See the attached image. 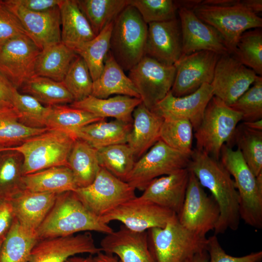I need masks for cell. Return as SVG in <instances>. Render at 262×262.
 Segmentation results:
<instances>
[{
  "mask_svg": "<svg viewBox=\"0 0 262 262\" xmlns=\"http://www.w3.org/2000/svg\"><path fill=\"white\" fill-rule=\"evenodd\" d=\"M187 168L217 202L220 216L214 235L236 230L240 221L239 196L231 176L220 160L196 148L193 149Z\"/></svg>",
  "mask_w": 262,
  "mask_h": 262,
  "instance_id": "6da1fadb",
  "label": "cell"
},
{
  "mask_svg": "<svg viewBox=\"0 0 262 262\" xmlns=\"http://www.w3.org/2000/svg\"><path fill=\"white\" fill-rule=\"evenodd\" d=\"M113 230L109 224L89 210L73 191L58 194L53 206L36 232L39 240L96 231Z\"/></svg>",
  "mask_w": 262,
  "mask_h": 262,
  "instance_id": "7a4b0ae2",
  "label": "cell"
},
{
  "mask_svg": "<svg viewBox=\"0 0 262 262\" xmlns=\"http://www.w3.org/2000/svg\"><path fill=\"white\" fill-rule=\"evenodd\" d=\"M70 132L48 130L21 144L0 147V151L14 150L23 159V175L56 166H68V158L76 139Z\"/></svg>",
  "mask_w": 262,
  "mask_h": 262,
  "instance_id": "3957f363",
  "label": "cell"
},
{
  "mask_svg": "<svg viewBox=\"0 0 262 262\" xmlns=\"http://www.w3.org/2000/svg\"><path fill=\"white\" fill-rule=\"evenodd\" d=\"M235 184L239 196L240 218L248 225L262 228V172L255 176L239 149L234 150L225 144L220 156Z\"/></svg>",
  "mask_w": 262,
  "mask_h": 262,
  "instance_id": "277c9868",
  "label": "cell"
},
{
  "mask_svg": "<svg viewBox=\"0 0 262 262\" xmlns=\"http://www.w3.org/2000/svg\"><path fill=\"white\" fill-rule=\"evenodd\" d=\"M147 233L155 262H185L206 250L207 238L185 228L178 217L163 228L149 229Z\"/></svg>",
  "mask_w": 262,
  "mask_h": 262,
  "instance_id": "5b68a950",
  "label": "cell"
},
{
  "mask_svg": "<svg viewBox=\"0 0 262 262\" xmlns=\"http://www.w3.org/2000/svg\"><path fill=\"white\" fill-rule=\"evenodd\" d=\"M242 115L213 96L198 127L195 131L196 149L219 160L225 143L230 146Z\"/></svg>",
  "mask_w": 262,
  "mask_h": 262,
  "instance_id": "8992f818",
  "label": "cell"
},
{
  "mask_svg": "<svg viewBox=\"0 0 262 262\" xmlns=\"http://www.w3.org/2000/svg\"><path fill=\"white\" fill-rule=\"evenodd\" d=\"M148 25L128 5L114 21L110 52L123 70L129 71L145 56Z\"/></svg>",
  "mask_w": 262,
  "mask_h": 262,
  "instance_id": "52a82bcc",
  "label": "cell"
},
{
  "mask_svg": "<svg viewBox=\"0 0 262 262\" xmlns=\"http://www.w3.org/2000/svg\"><path fill=\"white\" fill-rule=\"evenodd\" d=\"M193 10L199 19L220 34L230 54L244 33L262 27V18L243 5L241 0L234 5L223 6L200 3Z\"/></svg>",
  "mask_w": 262,
  "mask_h": 262,
  "instance_id": "ba28073f",
  "label": "cell"
},
{
  "mask_svg": "<svg viewBox=\"0 0 262 262\" xmlns=\"http://www.w3.org/2000/svg\"><path fill=\"white\" fill-rule=\"evenodd\" d=\"M190 160V155L171 148L160 139L135 162L126 181L143 191L154 179L187 168Z\"/></svg>",
  "mask_w": 262,
  "mask_h": 262,
  "instance_id": "9c48e42d",
  "label": "cell"
},
{
  "mask_svg": "<svg viewBox=\"0 0 262 262\" xmlns=\"http://www.w3.org/2000/svg\"><path fill=\"white\" fill-rule=\"evenodd\" d=\"M136 189L101 167L89 185L77 188L74 193L95 215L102 217L120 204L136 196Z\"/></svg>",
  "mask_w": 262,
  "mask_h": 262,
  "instance_id": "30bf717a",
  "label": "cell"
},
{
  "mask_svg": "<svg viewBox=\"0 0 262 262\" xmlns=\"http://www.w3.org/2000/svg\"><path fill=\"white\" fill-rule=\"evenodd\" d=\"M219 216L217 202L206 193L196 177L190 171L184 200L177 215L179 222L190 231L206 236L208 232L214 230Z\"/></svg>",
  "mask_w": 262,
  "mask_h": 262,
  "instance_id": "8fae6325",
  "label": "cell"
},
{
  "mask_svg": "<svg viewBox=\"0 0 262 262\" xmlns=\"http://www.w3.org/2000/svg\"><path fill=\"white\" fill-rule=\"evenodd\" d=\"M129 71L128 77L138 91L142 103L151 110L170 91L176 68L174 65H166L144 56Z\"/></svg>",
  "mask_w": 262,
  "mask_h": 262,
  "instance_id": "7c38bea8",
  "label": "cell"
},
{
  "mask_svg": "<svg viewBox=\"0 0 262 262\" xmlns=\"http://www.w3.org/2000/svg\"><path fill=\"white\" fill-rule=\"evenodd\" d=\"M177 217V215L172 211L140 196L124 202L101 217L106 223L119 221L128 229L136 231L163 228Z\"/></svg>",
  "mask_w": 262,
  "mask_h": 262,
  "instance_id": "4fadbf2b",
  "label": "cell"
},
{
  "mask_svg": "<svg viewBox=\"0 0 262 262\" xmlns=\"http://www.w3.org/2000/svg\"><path fill=\"white\" fill-rule=\"evenodd\" d=\"M41 49L26 34L15 37L0 46V72L16 89L34 75Z\"/></svg>",
  "mask_w": 262,
  "mask_h": 262,
  "instance_id": "5bb4252c",
  "label": "cell"
},
{
  "mask_svg": "<svg viewBox=\"0 0 262 262\" xmlns=\"http://www.w3.org/2000/svg\"><path fill=\"white\" fill-rule=\"evenodd\" d=\"M220 56L210 51L181 55L174 65L176 74L171 93L176 97L184 96L195 92L204 83L211 84Z\"/></svg>",
  "mask_w": 262,
  "mask_h": 262,
  "instance_id": "9a60e30c",
  "label": "cell"
},
{
  "mask_svg": "<svg viewBox=\"0 0 262 262\" xmlns=\"http://www.w3.org/2000/svg\"><path fill=\"white\" fill-rule=\"evenodd\" d=\"M258 76L232 54L222 55L216 64L211 83L213 96L230 106L248 89Z\"/></svg>",
  "mask_w": 262,
  "mask_h": 262,
  "instance_id": "2e32d148",
  "label": "cell"
},
{
  "mask_svg": "<svg viewBox=\"0 0 262 262\" xmlns=\"http://www.w3.org/2000/svg\"><path fill=\"white\" fill-rule=\"evenodd\" d=\"M178 13L182 39L181 55L200 51H210L220 55L230 54L220 34L199 19L193 9L181 7Z\"/></svg>",
  "mask_w": 262,
  "mask_h": 262,
  "instance_id": "e0dca14e",
  "label": "cell"
},
{
  "mask_svg": "<svg viewBox=\"0 0 262 262\" xmlns=\"http://www.w3.org/2000/svg\"><path fill=\"white\" fill-rule=\"evenodd\" d=\"M101 252L90 232L39 240L28 262H66L82 254L95 256Z\"/></svg>",
  "mask_w": 262,
  "mask_h": 262,
  "instance_id": "ac0fdd59",
  "label": "cell"
},
{
  "mask_svg": "<svg viewBox=\"0 0 262 262\" xmlns=\"http://www.w3.org/2000/svg\"><path fill=\"white\" fill-rule=\"evenodd\" d=\"M2 1L18 18L27 35L41 49L61 42L59 6L45 12H35L26 9L13 0Z\"/></svg>",
  "mask_w": 262,
  "mask_h": 262,
  "instance_id": "d6986e66",
  "label": "cell"
},
{
  "mask_svg": "<svg viewBox=\"0 0 262 262\" xmlns=\"http://www.w3.org/2000/svg\"><path fill=\"white\" fill-rule=\"evenodd\" d=\"M213 96L212 87L208 83L202 84L195 92L184 96L176 97L170 91L151 111L164 119L188 120L195 131L201 123L206 107Z\"/></svg>",
  "mask_w": 262,
  "mask_h": 262,
  "instance_id": "ffe728a7",
  "label": "cell"
},
{
  "mask_svg": "<svg viewBox=\"0 0 262 262\" xmlns=\"http://www.w3.org/2000/svg\"><path fill=\"white\" fill-rule=\"evenodd\" d=\"M145 56L172 66L182 54L180 23L176 18L148 24Z\"/></svg>",
  "mask_w": 262,
  "mask_h": 262,
  "instance_id": "44dd1931",
  "label": "cell"
},
{
  "mask_svg": "<svg viewBox=\"0 0 262 262\" xmlns=\"http://www.w3.org/2000/svg\"><path fill=\"white\" fill-rule=\"evenodd\" d=\"M101 251L117 257L119 262H155L150 252L147 231H136L123 225L101 239Z\"/></svg>",
  "mask_w": 262,
  "mask_h": 262,
  "instance_id": "7402d4cb",
  "label": "cell"
},
{
  "mask_svg": "<svg viewBox=\"0 0 262 262\" xmlns=\"http://www.w3.org/2000/svg\"><path fill=\"white\" fill-rule=\"evenodd\" d=\"M190 176L188 168L152 180L140 196L161 207L180 213L184 200Z\"/></svg>",
  "mask_w": 262,
  "mask_h": 262,
  "instance_id": "603a6c76",
  "label": "cell"
},
{
  "mask_svg": "<svg viewBox=\"0 0 262 262\" xmlns=\"http://www.w3.org/2000/svg\"><path fill=\"white\" fill-rule=\"evenodd\" d=\"M163 121L162 116L142 103L135 108L126 143L132 150L135 157H142L160 140Z\"/></svg>",
  "mask_w": 262,
  "mask_h": 262,
  "instance_id": "cb8c5ba5",
  "label": "cell"
},
{
  "mask_svg": "<svg viewBox=\"0 0 262 262\" xmlns=\"http://www.w3.org/2000/svg\"><path fill=\"white\" fill-rule=\"evenodd\" d=\"M57 195L24 189L11 200L15 218L24 228L36 231L53 206Z\"/></svg>",
  "mask_w": 262,
  "mask_h": 262,
  "instance_id": "d4e9b609",
  "label": "cell"
},
{
  "mask_svg": "<svg viewBox=\"0 0 262 262\" xmlns=\"http://www.w3.org/2000/svg\"><path fill=\"white\" fill-rule=\"evenodd\" d=\"M142 103L140 98L117 95L106 98H99L90 95L70 106L88 112L96 116L105 119L114 118L127 123L132 122V113Z\"/></svg>",
  "mask_w": 262,
  "mask_h": 262,
  "instance_id": "484cf974",
  "label": "cell"
},
{
  "mask_svg": "<svg viewBox=\"0 0 262 262\" xmlns=\"http://www.w3.org/2000/svg\"><path fill=\"white\" fill-rule=\"evenodd\" d=\"M113 95L140 98L132 81L109 51L102 72L99 77L93 81L91 95L99 98H106Z\"/></svg>",
  "mask_w": 262,
  "mask_h": 262,
  "instance_id": "4316f807",
  "label": "cell"
},
{
  "mask_svg": "<svg viewBox=\"0 0 262 262\" xmlns=\"http://www.w3.org/2000/svg\"><path fill=\"white\" fill-rule=\"evenodd\" d=\"M59 7L63 43L72 49L96 36L76 0H62Z\"/></svg>",
  "mask_w": 262,
  "mask_h": 262,
  "instance_id": "83f0119b",
  "label": "cell"
},
{
  "mask_svg": "<svg viewBox=\"0 0 262 262\" xmlns=\"http://www.w3.org/2000/svg\"><path fill=\"white\" fill-rule=\"evenodd\" d=\"M132 123L115 119H105L84 126L76 130L74 135L96 149L109 146L127 143Z\"/></svg>",
  "mask_w": 262,
  "mask_h": 262,
  "instance_id": "f1b7e54d",
  "label": "cell"
},
{
  "mask_svg": "<svg viewBox=\"0 0 262 262\" xmlns=\"http://www.w3.org/2000/svg\"><path fill=\"white\" fill-rule=\"evenodd\" d=\"M25 189L36 192L59 194L77 188L74 177L67 166H56L24 175Z\"/></svg>",
  "mask_w": 262,
  "mask_h": 262,
  "instance_id": "f546056e",
  "label": "cell"
},
{
  "mask_svg": "<svg viewBox=\"0 0 262 262\" xmlns=\"http://www.w3.org/2000/svg\"><path fill=\"white\" fill-rule=\"evenodd\" d=\"M77 54L62 42L41 49L34 66V75L62 82Z\"/></svg>",
  "mask_w": 262,
  "mask_h": 262,
  "instance_id": "4dcf8cb0",
  "label": "cell"
},
{
  "mask_svg": "<svg viewBox=\"0 0 262 262\" xmlns=\"http://www.w3.org/2000/svg\"><path fill=\"white\" fill-rule=\"evenodd\" d=\"M68 166L72 173L77 188L89 185L101 168L97 149L86 142L76 139L68 158Z\"/></svg>",
  "mask_w": 262,
  "mask_h": 262,
  "instance_id": "1f68e13d",
  "label": "cell"
},
{
  "mask_svg": "<svg viewBox=\"0 0 262 262\" xmlns=\"http://www.w3.org/2000/svg\"><path fill=\"white\" fill-rule=\"evenodd\" d=\"M38 241L36 232L22 226L14 217L0 250V262H28Z\"/></svg>",
  "mask_w": 262,
  "mask_h": 262,
  "instance_id": "d6a6232c",
  "label": "cell"
},
{
  "mask_svg": "<svg viewBox=\"0 0 262 262\" xmlns=\"http://www.w3.org/2000/svg\"><path fill=\"white\" fill-rule=\"evenodd\" d=\"M22 93L29 95L47 106L64 105L74 101L62 82L33 75L21 86Z\"/></svg>",
  "mask_w": 262,
  "mask_h": 262,
  "instance_id": "836d02e7",
  "label": "cell"
},
{
  "mask_svg": "<svg viewBox=\"0 0 262 262\" xmlns=\"http://www.w3.org/2000/svg\"><path fill=\"white\" fill-rule=\"evenodd\" d=\"M23 159L14 150L0 151V199L12 200L25 189Z\"/></svg>",
  "mask_w": 262,
  "mask_h": 262,
  "instance_id": "e575fe53",
  "label": "cell"
},
{
  "mask_svg": "<svg viewBox=\"0 0 262 262\" xmlns=\"http://www.w3.org/2000/svg\"><path fill=\"white\" fill-rule=\"evenodd\" d=\"M114 21L108 24L91 40L71 49L86 64L92 79L96 80L103 70L106 57L110 50V42Z\"/></svg>",
  "mask_w": 262,
  "mask_h": 262,
  "instance_id": "d590c367",
  "label": "cell"
},
{
  "mask_svg": "<svg viewBox=\"0 0 262 262\" xmlns=\"http://www.w3.org/2000/svg\"><path fill=\"white\" fill-rule=\"evenodd\" d=\"M96 35L115 20L129 5V0H76Z\"/></svg>",
  "mask_w": 262,
  "mask_h": 262,
  "instance_id": "8d00e7d4",
  "label": "cell"
},
{
  "mask_svg": "<svg viewBox=\"0 0 262 262\" xmlns=\"http://www.w3.org/2000/svg\"><path fill=\"white\" fill-rule=\"evenodd\" d=\"M48 130L47 128H34L22 124L13 106L0 109V148L18 145Z\"/></svg>",
  "mask_w": 262,
  "mask_h": 262,
  "instance_id": "74e56055",
  "label": "cell"
},
{
  "mask_svg": "<svg viewBox=\"0 0 262 262\" xmlns=\"http://www.w3.org/2000/svg\"><path fill=\"white\" fill-rule=\"evenodd\" d=\"M103 119L85 111L65 105L50 106L46 128L70 132L80 128Z\"/></svg>",
  "mask_w": 262,
  "mask_h": 262,
  "instance_id": "f35d334b",
  "label": "cell"
},
{
  "mask_svg": "<svg viewBox=\"0 0 262 262\" xmlns=\"http://www.w3.org/2000/svg\"><path fill=\"white\" fill-rule=\"evenodd\" d=\"M99 165L117 178L126 181L135 163L134 153L127 143L97 149Z\"/></svg>",
  "mask_w": 262,
  "mask_h": 262,
  "instance_id": "ab89813d",
  "label": "cell"
},
{
  "mask_svg": "<svg viewBox=\"0 0 262 262\" xmlns=\"http://www.w3.org/2000/svg\"><path fill=\"white\" fill-rule=\"evenodd\" d=\"M232 142L236 143L253 174L262 172V131L251 130L243 123L237 126Z\"/></svg>",
  "mask_w": 262,
  "mask_h": 262,
  "instance_id": "60d3db41",
  "label": "cell"
},
{
  "mask_svg": "<svg viewBox=\"0 0 262 262\" xmlns=\"http://www.w3.org/2000/svg\"><path fill=\"white\" fill-rule=\"evenodd\" d=\"M232 55L256 74L262 75V32L261 28L248 30L240 36Z\"/></svg>",
  "mask_w": 262,
  "mask_h": 262,
  "instance_id": "b9f144b4",
  "label": "cell"
},
{
  "mask_svg": "<svg viewBox=\"0 0 262 262\" xmlns=\"http://www.w3.org/2000/svg\"><path fill=\"white\" fill-rule=\"evenodd\" d=\"M194 128L188 120L164 118L160 133V139L171 148L191 155L194 137Z\"/></svg>",
  "mask_w": 262,
  "mask_h": 262,
  "instance_id": "7bdbcfd3",
  "label": "cell"
},
{
  "mask_svg": "<svg viewBox=\"0 0 262 262\" xmlns=\"http://www.w3.org/2000/svg\"><path fill=\"white\" fill-rule=\"evenodd\" d=\"M12 105L19 121L31 128H46V122L50 106H45L34 97L15 89Z\"/></svg>",
  "mask_w": 262,
  "mask_h": 262,
  "instance_id": "ee69618b",
  "label": "cell"
},
{
  "mask_svg": "<svg viewBox=\"0 0 262 262\" xmlns=\"http://www.w3.org/2000/svg\"><path fill=\"white\" fill-rule=\"evenodd\" d=\"M62 82L74 101L91 95L93 81L86 64L78 55L71 63Z\"/></svg>",
  "mask_w": 262,
  "mask_h": 262,
  "instance_id": "f6af8a7d",
  "label": "cell"
},
{
  "mask_svg": "<svg viewBox=\"0 0 262 262\" xmlns=\"http://www.w3.org/2000/svg\"><path fill=\"white\" fill-rule=\"evenodd\" d=\"M129 5L137 10L147 24L176 18L179 8L178 1L172 0H129Z\"/></svg>",
  "mask_w": 262,
  "mask_h": 262,
  "instance_id": "bcb514c9",
  "label": "cell"
},
{
  "mask_svg": "<svg viewBox=\"0 0 262 262\" xmlns=\"http://www.w3.org/2000/svg\"><path fill=\"white\" fill-rule=\"evenodd\" d=\"M240 113L243 122L262 119V77L258 76L252 85L230 106Z\"/></svg>",
  "mask_w": 262,
  "mask_h": 262,
  "instance_id": "7dc6e473",
  "label": "cell"
},
{
  "mask_svg": "<svg viewBox=\"0 0 262 262\" xmlns=\"http://www.w3.org/2000/svg\"><path fill=\"white\" fill-rule=\"evenodd\" d=\"M206 250L209 254V262H260L262 259V251L252 252L242 257L228 255L214 234L207 238Z\"/></svg>",
  "mask_w": 262,
  "mask_h": 262,
  "instance_id": "c3c4849f",
  "label": "cell"
},
{
  "mask_svg": "<svg viewBox=\"0 0 262 262\" xmlns=\"http://www.w3.org/2000/svg\"><path fill=\"white\" fill-rule=\"evenodd\" d=\"M22 34H27L16 16L0 0V46Z\"/></svg>",
  "mask_w": 262,
  "mask_h": 262,
  "instance_id": "681fc988",
  "label": "cell"
},
{
  "mask_svg": "<svg viewBox=\"0 0 262 262\" xmlns=\"http://www.w3.org/2000/svg\"><path fill=\"white\" fill-rule=\"evenodd\" d=\"M14 219L12 201L0 199V237L6 235Z\"/></svg>",
  "mask_w": 262,
  "mask_h": 262,
  "instance_id": "f907efd6",
  "label": "cell"
},
{
  "mask_svg": "<svg viewBox=\"0 0 262 262\" xmlns=\"http://www.w3.org/2000/svg\"><path fill=\"white\" fill-rule=\"evenodd\" d=\"M14 2L31 11L42 12L58 6L62 0H13Z\"/></svg>",
  "mask_w": 262,
  "mask_h": 262,
  "instance_id": "816d5d0a",
  "label": "cell"
},
{
  "mask_svg": "<svg viewBox=\"0 0 262 262\" xmlns=\"http://www.w3.org/2000/svg\"><path fill=\"white\" fill-rule=\"evenodd\" d=\"M15 89L16 88L0 72V100L12 104L13 93Z\"/></svg>",
  "mask_w": 262,
  "mask_h": 262,
  "instance_id": "f5cc1de1",
  "label": "cell"
},
{
  "mask_svg": "<svg viewBox=\"0 0 262 262\" xmlns=\"http://www.w3.org/2000/svg\"><path fill=\"white\" fill-rule=\"evenodd\" d=\"M241 2L243 5L257 15L262 11V0H241Z\"/></svg>",
  "mask_w": 262,
  "mask_h": 262,
  "instance_id": "db71d44e",
  "label": "cell"
},
{
  "mask_svg": "<svg viewBox=\"0 0 262 262\" xmlns=\"http://www.w3.org/2000/svg\"><path fill=\"white\" fill-rule=\"evenodd\" d=\"M93 259L94 262H119L117 257L102 251L93 256Z\"/></svg>",
  "mask_w": 262,
  "mask_h": 262,
  "instance_id": "11a10c76",
  "label": "cell"
},
{
  "mask_svg": "<svg viewBox=\"0 0 262 262\" xmlns=\"http://www.w3.org/2000/svg\"><path fill=\"white\" fill-rule=\"evenodd\" d=\"M66 262H94L93 256L88 255L86 257H82L80 255L69 258Z\"/></svg>",
  "mask_w": 262,
  "mask_h": 262,
  "instance_id": "9f6ffc18",
  "label": "cell"
},
{
  "mask_svg": "<svg viewBox=\"0 0 262 262\" xmlns=\"http://www.w3.org/2000/svg\"><path fill=\"white\" fill-rule=\"evenodd\" d=\"M209 257L207 250L203 251L195 255L190 262H209Z\"/></svg>",
  "mask_w": 262,
  "mask_h": 262,
  "instance_id": "6f0895ef",
  "label": "cell"
},
{
  "mask_svg": "<svg viewBox=\"0 0 262 262\" xmlns=\"http://www.w3.org/2000/svg\"><path fill=\"white\" fill-rule=\"evenodd\" d=\"M246 127L255 131H262V119L251 121L243 122Z\"/></svg>",
  "mask_w": 262,
  "mask_h": 262,
  "instance_id": "680465c9",
  "label": "cell"
},
{
  "mask_svg": "<svg viewBox=\"0 0 262 262\" xmlns=\"http://www.w3.org/2000/svg\"><path fill=\"white\" fill-rule=\"evenodd\" d=\"M9 106H12V105L0 100V109Z\"/></svg>",
  "mask_w": 262,
  "mask_h": 262,
  "instance_id": "91938a15",
  "label": "cell"
},
{
  "mask_svg": "<svg viewBox=\"0 0 262 262\" xmlns=\"http://www.w3.org/2000/svg\"><path fill=\"white\" fill-rule=\"evenodd\" d=\"M5 236H6V235L0 237V248H1V246L2 244L3 243V241L4 240V238L5 237Z\"/></svg>",
  "mask_w": 262,
  "mask_h": 262,
  "instance_id": "94428289",
  "label": "cell"
},
{
  "mask_svg": "<svg viewBox=\"0 0 262 262\" xmlns=\"http://www.w3.org/2000/svg\"><path fill=\"white\" fill-rule=\"evenodd\" d=\"M191 259L185 261V262H190Z\"/></svg>",
  "mask_w": 262,
  "mask_h": 262,
  "instance_id": "6125c7cd",
  "label": "cell"
}]
</instances>
